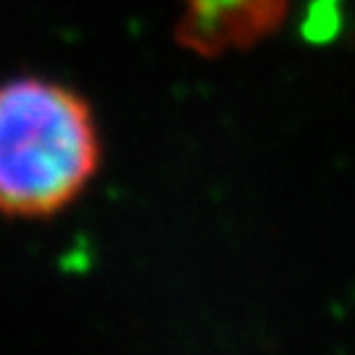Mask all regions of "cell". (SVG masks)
Returning a JSON list of instances; mask_svg holds the SVG:
<instances>
[{
  "instance_id": "obj_2",
  "label": "cell",
  "mask_w": 355,
  "mask_h": 355,
  "mask_svg": "<svg viewBox=\"0 0 355 355\" xmlns=\"http://www.w3.org/2000/svg\"><path fill=\"white\" fill-rule=\"evenodd\" d=\"M184 37L200 51H221L258 37L279 19L284 0H182Z\"/></svg>"
},
{
  "instance_id": "obj_1",
  "label": "cell",
  "mask_w": 355,
  "mask_h": 355,
  "mask_svg": "<svg viewBox=\"0 0 355 355\" xmlns=\"http://www.w3.org/2000/svg\"><path fill=\"white\" fill-rule=\"evenodd\" d=\"M98 132L71 89L42 79L0 85V211L40 218L61 211L98 168Z\"/></svg>"
}]
</instances>
